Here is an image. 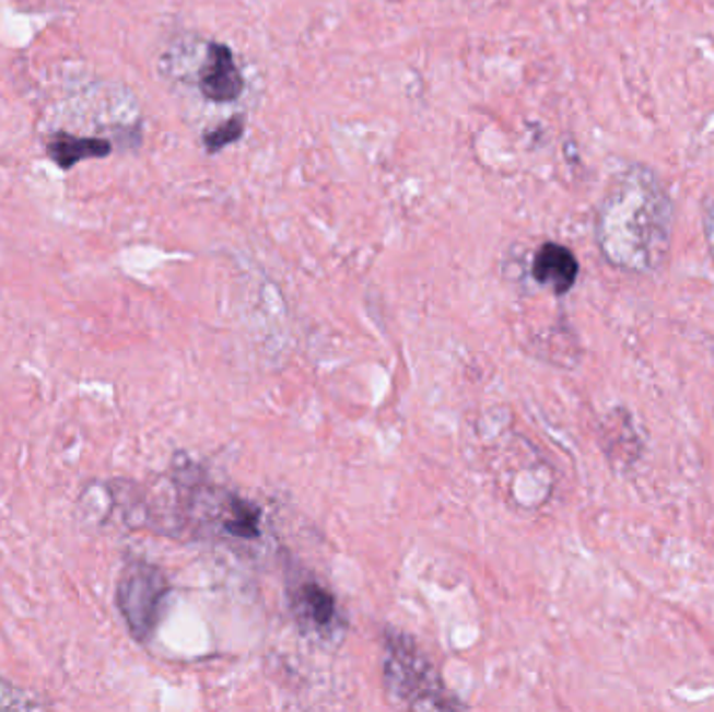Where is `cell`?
Instances as JSON below:
<instances>
[{"label": "cell", "mask_w": 714, "mask_h": 712, "mask_svg": "<svg viewBox=\"0 0 714 712\" xmlns=\"http://www.w3.org/2000/svg\"><path fill=\"white\" fill-rule=\"evenodd\" d=\"M167 590L162 571L147 562H132L121 573L117 583V608L139 642H147L153 635Z\"/></svg>", "instance_id": "3957f363"}, {"label": "cell", "mask_w": 714, "mask_h": 712, "mask_svg": "<svg viewBox=\"0 0 714 712\" xmlns=\"http://www.w3.org/2000/svg\"><path fill=\"white\" fill-rule=\"evenodd\" d=\"M112 142L98 137H75L59 132L48 138L47 153L61 170H71L80 161L101 160L112 155Z\"/></svg>", "instance_id": "8992f818"}, {"label": "cell", "mask_w": 714, "mask_h": 712, "mask_svg": "<svg viewBox=\"0 0 714 712\" xmlns=\"http://www.w3.org/2000/svg\"><path fill=\"white\" fill-rule=\"evenodd\" d=\"M199 89L211 103H232L241 96L243 75L229 46L209 45L206 66L199 73Z\"/></svg>", "instance_id": "277c9868"}, {"label": "cell", "mask_w": 714, "mask_h": 712, "mask_svg": "<svg viewBox=\"0 0 714 712\" xmlns=\"http://www.w3.org/2000/svg\"><path fill=\"white\" fill-rule=\"evenodd\" d=\"M36 707H43V704H34L32 700L25 698V693L0 677V711H4V709H36Z\"/></svg>", "instance_id": "9c48e42d"}, {"label": "cell", "mask_w": 714, "mask_h": 712, "mask_svg": "<svg viewBox=\"0 0 714 712\" xmlns=\"http://www.w3.org/2000/svg\"><path fill=\"white\" fill-rule=\"evenodd\" d=\"M243 132H245V121H243L241 115H236V117L229 119L226 124H222L215 130L208 132L203 140H206L209 153H218L220 149L236 142L238 138L243 137Z\"/></svg>", "instance_id": "ba28073f"}, {"label": "cell", "mask_w": 714, "mask_h": 712, "mask_svg": "<svg viewBox=\"0 0 714 712\" xmlns=\"http://www.w3.org/2000/svg\"><path fill=\"white\" fill-rule=\"evenodd\" d=\"M670 201L647 170H627L612 186L599 215V234L619 264H644L660 257L668 243Z\"/></svg>", "instance_id": "6da1fadb"}, {"label": "cell", "mask_w": 714, "mask_h": 712, "mask_svg": "<svg viewBox=\"0 0 714 712\" xmlns=\"http://www.w3.org/2000/svg\"><path fill=\"white\" fill-rule=\"evenodd\" d=\"M706 234H709V241H711L714 253V199L706 206Z\"/></svg>", "instance_id": "30bf717a"}, {"label": "cell", "mask_w": 714, "mask_h": 712, "mask_svg": "<svg viewBox=\"0 0 714 712\" xmlns=\"http://www.w3.org/2000/svg\"><path fill=\"white\" fill-rule=\"evenodd\" d=\"M385 677L393 696L412 709H456V702L445 700L435 668L406 638L387 643Z\"/></svg>", "instance_id": "7a4b0ae2"}, {"label": "cell", "mask_w": 714, "mask_h": 712, "mask_svg": "<svg viewBox=\"0 0 714 712\" xmlns=\"http://www.w3.org/2000/svg\"><path fill=\"white\" fill-rule=\"evenodd\" d=\"M532 276L537 282L552 287L553 293L564 295L573 289L578 276L576 257L558 243H546L535 255Z\"/></svg>", "instance_id": "5b68a950"}, {"label": "cell", "mask_w": 714, "mask_h": 712, "mask_svg": "<svg viewBox=\"0 0 714 712\" xmlns=\"http://www.w3.org/2000/svg\"><path fill=\"white\" fill-rule=\"evenodd\" d=\"M293 608L297 619L312 627V629H323L330 625V620L337 615V604L335 597L330 596L318 583H307L303 585L293 599Z\"/></svg>", "instance_id": "52a82bcc"}]
</instances>
